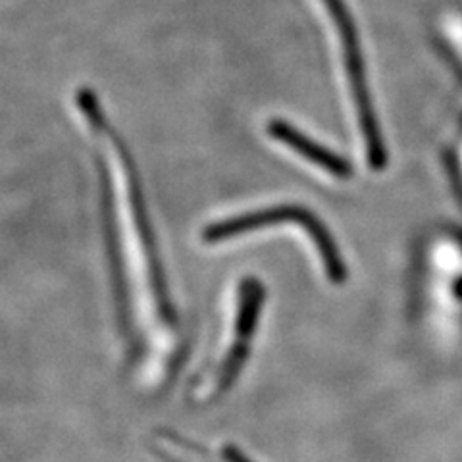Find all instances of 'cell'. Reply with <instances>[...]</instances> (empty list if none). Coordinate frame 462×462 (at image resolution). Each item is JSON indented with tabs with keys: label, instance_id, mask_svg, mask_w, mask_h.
<instances>
[{
	"label": "cell",
	"instance_id": "3",
	"mask_svg": "<svg viewBox=\"0 0 462 462\" xmlns=\"http://www.w3.org/2000/svg\"><path fill=\"white\" fill-rule=\"evenodd\" d=\"M270 134L280 143H283L285 147L297 151L302 158H307V161H310L312 164L324 168L328 173H331V176H336V178H349L351 176V166L346 164L343 158L320 147V144L310 141L302 134H299L295 127L287 125L285 122H272Z\"/></svg>",
	"mask_w": 462,
	"mask_h": 462
},
{
	"label": "cell",
	"instance_id": "1",
	"mask_svg": "<svg viewBox=\"0 0 462 462\" xmlns=\"http://www.w3.org/2000/svg\"><path fill=\"white\" fill-rule=\"evenodd\" d=\"M282 222H297L305 226L307 234H310L318 253H320L328 276L336 283L345 280V266L343 260L337 254V249L334 241L328 236L326 227L318 222L314 216L307 210L297 208V207H278V208H268L253 214H245L241 218L236 220H226L220 224H214L205 231V241L208 243H218L231 237H237L243 234H251L260 227L282 224Z\"/></svg>",
	"mask_w": 462,
	"mask_h": 462
},
{
	"label": "cell",
	"instance_id": "2",
	"mask_svg": "<svg viewBox=\"0 0 462 462\" xmlns=\"http://www.w3.org/2000/svg\"><path fill=\"white\" fill-rule=\"evenodd\" d=\"M324 6L328 8L331 22L336 23L337 33L343 42V54H345V68L346 76L351 81V89L358 106V120L360 127H363V134L366 137V147L370 162L380 168L383 164V149H382V139L378 134V125H375L370 97L366 89V76H365V64H363V54H360L358 45V35L355 29V22L351 18L349 10H346L343 0H322Z\"/></svg>",
	"mask_w": 462,
	"mask_h": 462
}]
</instances>
